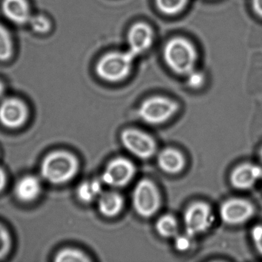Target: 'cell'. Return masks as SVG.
<instances>
[{
	"instance_id": "cell-5",
	"label": "cell",
	"mask_w": 262,
	"mask_h": 262,
	"mask_svg": "<svg viewBox=\"0 0 262 262\" xmlns=\"http://www.w3.org/2000/svg\"><path fill=\"white\" fill-rule=\"evenodd\" d=\"M160 204V194L155 183L149 179L139 181L133 192V205L136 213L141 217H151L157 212Z\"/></svg>"
},
{
	"instance_id": "cell-21",
	"label": "cell",
	"mask_w": 262,
	"mask_h": 262,
	"mask_svg": "<svg viewBox=\"0 0 262 262\" xmlns=\"http://www.w3.org/2000/svg\"><path fill=\"white\" fill-rule=\"evenodd\" d=\"M28 26L35 33L39 35L47 34L53 28L51 19L44 14H33Z\"/></svg>"
},
{
	"instance_id": "cell-18",
	"label": "cell",
	"mask_w": 262,
	"mask_h": 262,
	"mask_svg": "<svg viewBox=\"0 0 262 262\" xmlns=\"http://www.w3.org/2000/svg\"><path fill=\"white\" fill-rule=\"evenodd\" d=\"M14 43L8 29L0 24V62H7L13 57Z\"/></svg>"
},
{
	"instance_id": "cell-1",
	"label": "cell",
	"mask_w": 262,
	"mask_h": 262,
	"mask_svg": "<svg viewBox=\"0 0 262 262\" xmlns=\"http://www.w3.org/2000/svg\"><path fill=\"white\" fill-rule=\"evenodd\" d=\"M163 55L168 67L178 74L187 76L195 70L197 51L194 46L185 38L170 39L164 48Z\"/></svg>"
},
{
	"instance_id": "cell-22",
	"label": "cell",
	"mask_w": 262,
	"mask_h": 262,
	"mask_svg": "<svg viewBox=\"0 0 262 262\" xmlns=\"http://www.w3.org/2000/svg\"><path fill=\"white\" fill-rule=\"evenodd\" d=\"M56 261L58 262H82L89 261L90 259L86 255L73 248H66L56 254Z\"/></svg>"
},
{
	"instance_id": "cell-28",
	"label": "cell",
	"mask_w": 262,
	"mask_h": 262,
	"mask_svg": "<svg viewBox=\"0 0 262 262\" xmlns=\"http://www.w3.org/2000/svg\"><path fill=\"white\" fill-rule=\"evenodd\" d=\"M6 184V174L4 170L0 168V191L4 188Z\"/></svg>"
},
{
	"instance_id": "cell-7",
	"label": "cell",
	"mask_w": 262,
	"mask_h": 262,
	"mask_svg": "<svg viewBox=\"0 0 262 262\" xmlns=\"http://www.w3.org/2000/svg\"><path fill=\"white\" fill-rule=\"evenodd\" d=\"M121 142L131 154L141 159L154 156L156 144L154 139L144 132L136 128H127L121 133Z\"/></svg>"
},
{
	"instance_id": "cell-6",
	"label": "cell",
	"mask_w": 262,
	"mask_h": 262,
	"mask_svg": "<svg viewBox=\"0 0 262 262\" xmlns=\"http://www.w3.org/2000/svg\"><path fill=\"white\" fill-rule=\"evenodd\" d=\"M214 221L212 210L205 202H194L187 208L184 214L186 234L191 237L208 231Z\"/></svg>"
},
{
	"instance_id": "cell-25",
	"label": "cell",
	"mask_w": 262,
	"mask_h": 262,
	"mask_svg": "<svg viewBox=\"0 0 262 262\" xmlns=\"http://www.w3.org/2000/svg\"><path fill=\"white\" fill-rule=\"evenodd\" d=\"M251 239L257 251L262 255V225H257L251 230Z\"/></svg>"
},
{
	"instance_id": "cell-20",
	"label": "cell",
	"mask_w": 262,
	"mask_h": 262,
	"mask_svg": "<svg viewBox=\"0 0 262 262\" xmlns=\"http://www.w3.org/2000/svg\"><path fill=\"white\" fill-rule=\"evenodd\" d=\"M189 0H156V5L162 13L174 16L181 13Z\"/></svg>"
},
{
	"instance_id": "cell-30",
	"label": "cell",
	"mask_w": 262,
	"mask_h": 262,
	"mask_svg": "<svg viewBox=\"0 0 262 262\" xmlns=\"http://www.w3.org/2000/svg\"><path fill=\"white\" fill-rule=\"evenodd\" d=\"M259 156H260V160L262 161V147L260 149V151H259Z\"/></svg>"
},
{
	"instance_id": "cell-19",
	"label": "cell",
	"mask_w": 262,
	"mask_h": 262,
	"mask_svg": "<svg viewBox=\"0 0 262 262\" xmlns=\"http://www.w3.org/2000/svg\"><path fill=\"white\" fill-rule=\"evenodd\" d=\"M158 234L163 237H176L178 234L179 225L177 221L170 214H165L158 219L156 224Z\"/></svg>"
},
{
	"instance_id": "cell-16",
	"label": "cell",
	"mask_w": 262,
	"mask_h": 262,
	"mask_svg": "<svg viewBox=\"0 0 262 262\" xmlns=\"http://www.w3.org/2000/svg\"><path fill=\"white\" fill-rule=\"evenodd\" d=\"M123 206V198L116 191H105L99 197V211L106 217L117 215L122 211Z\"/></svg>"
},
{
	"instance_id": "cell-24",
	"label": "cell",
	"mask_w": 262,
	"mask_h": 262,
	"mask_svg": "<svg viewBox=\"0 0 262 262\" xmlns=\"http://www.w3.org/2000/svg\"><path fill=\"white\" fill-rule=\"evenodd\" d=\"M11 245L10 234L4 226L0 225V258L8 253Z\"/></svg>"
},
{
	"instance_id": "cell-23",
	"label": "cell",
	"mask_w": 262,
	"mask_h": 262,
	"mask_svg": "<svg viewBox=\"0 0 262 262\" xmlns=\"http://www.w3.org/2000/svg\"><path fill=\"white\" fill-rule=\"evenodd\" d=\"M205 77L203 73L194 70L187 75V84L192 89H199L203 85Z\"/></svg>"
},
{
	"instance_id": "cell-27",
	"label": "cell",
	"mask_w": 262,
	"mask_h": 262,
	"mask_svg": "<svg viewBox=\"0 0 262 262\" xmlns=\"http://www.w3.org/2000/svg\"><path fill=\"white\" fill-rule=\"evenodd\" d=\"M252 6L254 12L262 18V0H252Z\"/></svg>"
},
{
	"instance_id": "cell-12",
	"label": "cell",
	"mask_w": 262,
	"mask_h": 262,
	"mask_svg": "<svg viewBox=\"0 0 262 262\" xmlns=\"http://www.w3.org/2000/svg\"><path fill=\"white\" fill-rule=\"evenodd\" d=\"M1 11L7 20L16 26L28 25L33 16L28 0H2Z\"/></svg>"
},
{
	"instance_id": "cell-26",
	"label": "cell",
	"mask_w": 262,
	"mask_h": 262,
	"mask_svg": "<svg viewBox=\"0 0 262 262\" xmlns=\"http://www.w3.org/2000/svg\"><path fill=\"white\" fill-rule=\"evenodd\" d=\"M191 236L188 235H176V240H174V246L178 251H187L191 246Z\"/></svg>"
},
{
	"instance_id": "cell-14",
	"label": "cell",
	"mask_w": 262,
	"mask_h": 262,
	"mask_svg": "<svg viewBox=\"0 0 262 262\" xmlns=\"http://www.w3.org/2000/svg\"><path fill=\"white\" fill-rule=\"evenodd\" d=\"M159 168L168 174H177L182 171L185 165L183 155L174 148L162 150L157 158Z\"/></svg>"
},
{
	"instance_id": "cell-13",
	"label": "cell",
	"mask_w": 262,
	"mask_h": 262,
	"mask_svg": "<svg viewBox=\"0 0 262 262\" xmlns=\"http://www.w3.org/2000/svg\"><path fill=\"white\" fill-rule=\"evenodd\" d=\"M262 179V168L258 165L244 163L236 167L230 176L231 185L236 189L247 190Z\"/></svg>"
},
{
	"instance_id": "cell-8",
	"label": "cell",
	"mask_w": 262,
	"mask_h": 262,
	"mask_svg": "<svg viewBox=\"0 0 262 262\" xmlns=\"http://www.w3.org/2000/svg\"><path fill=\"white\" fill-rule=\"evenodd\" d=\"M136 171V167L131 161L125 158H116L105 168L102 182L115 188L125 186L134 178Z\"/></svg>"
},
{
	"instance_id": "cell-17",
	"label": "cell",
	"mask_w": 262,
	"mask_h": 262,
	"mask_svg": "<svg viewBox=\"0 0 262 262\" xmlns=\"http://www.w3.org/2000/svg\"><path fill=\"white\" fill-rule=\"evenodd\" d=\"M102 181H86L79 185L77 189V195L84 202H93L102 193Z\"/></svg>"
},
{
	"instance_id": "cell-2",
	"label": "cell",
	"mask_w": 262,
	"mask_h": 262,
	"mask_svg": "<svg viewBox=\"0 0 262 262\" xmlns=\"http://www.w3.org/2000/svg\"><path fill=\"white\" fill-rule=\"evenodd\" d=\"M136 58L128 50L126 52H110L98 60L96 74L106 82H121L131 73Z\"/></svg>"
},
{
	"instance_id": "cell-29",
	"label": "cell",
	"mask_w": 262,
	"mask_h": 262,
	"mask_svg": "<svg viewBox=\"0 0 262 262\" xmlns=\"http://www.w3.org/2000/svg\"><path fill=\"white\" fill-rule=\"evenodd\" d=\"M4 93H5V85H4V82L0 80V99L3 97Z\"/></svg>"
},
{
	"instance_id": "cell-4",
	"label": "cell",
	"mask_w": 262,
	"mask_h": 262,
	"mask_svg": "<svg viewBox=\"0 0 262 262\" xmlns=\"http://www.w3.org/2000/svg\"><path fill=\"white\" fill-rule=\"evenodd\" d=\"M179 110L174 101L163 96H153L141 104L138 116L145 123L159 125L171 119Z\"/></svg>"
},
{
	"instance_id": "cell-15",
	"label": "cell",
	"mask_w": 262,
	"mask_h": 262,
	"mask_svg": "<svg viewBox=\"0 0 262 262\" xmlns=\"http://www.w3.org/2000/svg\"><path fill=\"white\" fill-rule=\"evenodd\" d=\"M15 194L19 200L29 202L35 200L41 191L39 179L33 176H27L19 179L15 186Z\"/></svg>"
},
{
	"instance_id": "cell-3",
	"label": "cell",
	"mask_w": 262,
	"mask_h": 262,
	"mask_svg": "<svg viewBox=\"0 0 262 262\" xmlns=\"http://www.w3.org/2000/svg\"><path fill=\"white\" fill-rule=\"evenodd\" d=\"M79 168L74 156L64 151L50 153L41 165L42 176L53 184H62L74 177Z\"/></svg>"
},
{
	"instance_id": "cell-11",
	"label": "cell",
	"mask_w": 262,
	"mask_h": 262,
	"mask_svg": "<svg viewBox=\"0 0 262 262\" xmlns=\"http://www.w3.org/2000/svg\"><path fill=\"white\" fill-rule=\"evenodd\" d=\"M27 116V106L16 98H8L0 104V122L5 126L18 128L25 122Z\"/></svg>"
},
{
	"instance_id": "cell-10",
	"label": "cell",
	"mask_w": 262,
	"mask_h": 262,
	"mask_svg": "<svg viewBox=\"0 0 262 262\" xmlns=\"http://www.w3.org/2000/svg\"><path fill=\"white\" fill-rule=\"evenodd\" d=\"M128 50L136 57L149 50L154 42L152 28L145 23L132 26L128 33Z\"/></svg>"
},
{
	"instance_id": "cell-9",
	"label": "cell",
	"mask_w": 262,
	"mask_h": 262,
	"mask_svg": "<svg viewBox=\"0 0 262 262\" xmlns=\"http://www.w3.org/2000/svg\"><path fill=\"white\" fill-rule=\"evenodd\" d=\"M254 208L249 201L244 199H228L220 208V216L225 223L237 225L248 222L254 215Z\"/></svg>"
}]
</instances>
